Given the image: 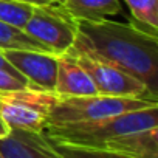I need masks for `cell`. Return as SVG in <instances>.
Listing matches in <instances>:
<instances>
[{
	"instance_id": "obj_1",
	"label": "cell",
	"mask_w": 158,
	"mask_h": 158,
	"mask_svg": "<svg viewBox=\"0 0 158 158\" xmlns=\"http://www.w3.org/2000/svg\"><path fill=\"white\" fill-rule=\"evenodd\" d=\"M68 51L110 64L136 77L152 93L158 95L156 36L109 19L79 22L76 40Z\"/></svg>"
},
{
	"instance_id": "obj_2",
	"label": "cell",
	"mask_w": 158,
	"mask_h": 158,
	"mask_svg": "<svg viewBox=\"0 0 158 158\" xmlns=\"http://www.w3.org/2000/svg\"><path fill=\"white\" fill-rule=\"evenodd\" d=\"M44 135L54 143L102 149L133 158H158V106L92 123L51 126Z\"/></svg>"
},
{
	"instance_id": "obj_3",
	"label": "cell",
	"mask_w": 158,
	"mask_h": 158,
	"mask_svg": "<svg viewBox=\"0 0 158 158\" xmlns=\"http://www.w3.org/2000/svg\"><path fill=\"white\" fill-rule=\"evenodd\" d=\"M150 106H158V101L127 98V96H107V95L70 96V98L59 96L57 102L50 112L47 127L99 121L104 118L146 109Z\"/></svg>"
},
{
	"instance_id": "obj_4",
	"label": "cell",
	"mask_w": 158,
	"mask_h": 158,
	"mask_svg": "<svg viewBox=\"0 0 158 158\" xmlns=\"http://www.w3.org/2000/svg\"><path fill=\"white\" fill-rule=\"evenodd\" d=\"M59 96L53 92L22 89L0 92V116L10 130L44 133Z\"/></svg>"
},
{
	"instance_id": "obj_5",
	"label": "cell",
	"mask_w": 158,
	"mask_h": 158,
	"mask_svg": "<svg viewBox=\"0 0 158 158\" xmlns=\"http://www.w3.org/2000/svg\"><path fill=\"white\" fill-rule=\"evenodd\" d=\"M79 22L71 17L59 3L33 6L22 30L40 42L56 56L65 54L74 44Z\"/></svg>"
},
{
	"instance_id": "obj_6",
	"label": "cell",
	"mask_w": 158,
	"mask_h": 158,
	"mask_svg": "<svg viewBox=\"0 0 158 158\" xmlns=\"http://www.w3.org/2000/svg\"><path fill=\"white\" fill-rule=\"evenodd\" d=\"M76 59V62L81 65L96 87L98 95H107V96H127V98H139V99H150L158 101V95L152 93L141 81L130 76L129 73L96 60L93 57H89L81 53H65Z\"/></svg>"
},
{
	"instance_id": "obj_7",
	"label": "cell",
	"mask_w": 158,
	"mask_h": 158,
	"mask_svg": "<svg viewBox=\"0 0 158 158\" xmlns=\"http://www.w3.org/2000/svg\"><path fill=\"white\" fill-rule=\"evenodd\" d=\"M2 53L28 81V89L54 93L59 56L34 50H2Z\"/></svg>"
},
{
	"instance_id": "obj_8",
	"label": "cell",
	"mask_w": 158,
	"mask_h": 158,
	"mask_svg": "<svg viewBox=\"0 0 158 158\" xmlns=\"http://www.w3.org/2000/svg\"><path fill=\"white\" fill-rule=\"evenodd\" d=\"M0 153L3 158H60L44 133L10 130L0 138Z\"/></svg>"
},
{
	"instance_id": "obj_9",
	"label": "cell",
	"mask_w": 158,
	"mask_h": 158,
	"mask_svg": "<svg viewBox=\"0 0 158 158\" xmlns=\"http://www.w3.org/2000/svg\"><path fill=\"white\" fill-rule=\"evenodd\" d=\"M54 93L60 98L98 95L89 73L68 54H60L57 60V76Z\"/></svg>"
},
{
	"instance_id": "obj_10",
	"label": "cell",
	"mask_w": 158,
	"mask_h": 158,
	"mask_svg": "<svg viewBox=\"0 0 158 158\" xmlns=\"http://www.w3.org/2000/svg\"><path fill=\"white\" fill-rule=\"evenodd\" d=\"M56 3L77 22H99L121 11L119 0H60Z\"/></svg>"
},
{
	"instance_id": "obj_11",
	"label": "cell",
	"mask_w": 158,
	"mask_h": 158,
	"mask_svg": "<svg viewBox=\"0 0 158 158\" xmlns=\"http://www.w3.org/2000/svg\"><path fill=\"white\" fill-rule=\"evenodd\" d=\"M124 2L132 13V25L150 36H156L158 0H124Z\"/></svg>"
},
{
	"instance_id": "obj_12",
	"label": "cell",
	"mask_w": 158,
	"mask_h": 158,
	"mask_svg": "<svg viewBox=\"0 0 158 158\" xmlns=\"http://www.w3.org/2000/svg\"><path fill=\"white\" fill-rule=\"evenodd\" d=\"M0 50H34L50 53L47 47L28 36L22 28L3 20H0Z\"/></svg>"
},
{
	"instance_id": "obj_13",
	"label": "cell",
	"mask_w": 158,
	"mask_h": 158,
	"mask_svg": "<svg viewBox=\"0 0 158 158\" xmlns=\"http://www.w3.org/2000/svg\"><path fill=\"white\" fill-rule=\"evenodd\" d=\"M50 144H51L53 150L60 158H133V156H129V155H124V153L102 150V149H90V147L62 144V143H54V141H50Z\"/></svg>"
},
{
	"instance_id": "obj_14",
	"label": "cell",
	"mask_w": 158,
	"mask_h": 158,
	"mask_svg": "<svg viewBox=\"0 0 158 158\" xmlns=\"http://www.w3.org/2000/svg\"><path fill=\"white\" fill-rule=\"evenodd\" d=\"M33 11L31 5L13 2V0H0V20L22 28Z\"/></svg>"
},
{
	"instance_id": "obj_15",
	"label": "cell",
	"mask_w": 158,
	"mask_h": 158,
	"mask_svg": "<svg viewBox=\"0 0 158 158\" xmlns=\"http://www.w3.org/2000/svg\"><path fill=\"white\" fill-rule=\"evenodd\" d=\"M22 89H28V81L22 74L0 68V92H13Z\"/></svg>"
},
{
	"instance_id": "obj_16",
	"label": "cell",
	"mask_w": 158,
	"mask_h": 158,
	"mask_svg": "<svg viewBox=\"0 0 158 158\" xmlns=\"http://www.w3.org/2000/svg\"><path fill=\"white\" fill-rule=\"evenodd\" d=\"M13 2L25 3V5H31V6H39V5H48V3H53L54 0H13Z\"/></svg>"
},
{
	"instance_id": "obj_17",
	"label": "cell",
	"mask_w": 158,
	"mask_h": 158,
	"mask_svg": "<svg viewBox=\"0 0 158 158\" xmlns=\"http://www.w3.org/2000/svg\"><path fill=\"white\" fill-rule=\"evenodd\" d=\"M0 68H3V70H8V71H11V73H19L6 59H5V56H3V53H2V50H0ZM20 74V73H19Z\"/></svg>"
},
{
	"instance_id": "obj_18",
	"label": "cell",
	"mask_w": 158,
	"mask_h": 158,
	"mask_svg": "<svg viewBox=\"0 0 158 158\" xmlns=\"http://www.w3.org/2000/svg\"><path fill=\"white\" fill-rule=\"evenodd\" d=\"M10 133V127L5 124V121L2 119V116H0V138H3Z\"/></svg>"
},
{
	"instance_id": "obj_19",
	"label": "cell",
	"mask_w": 158,
	"mask_h": 158,
	"mask_svg": "<svg viewBox=\"0 0 158 158\" xmlns=\"http://www.w3.org/2000/svg\"><path fill=\"white\" fill-rule=\"evenodd\" d=\"M0 158H3V155H2V153H0Z\"/></svg>"
},
{
	"instance_id": "obj_20",
	"label": "cell",
	"mask_w": 158,
	"mask_h": 158,
	"mask_svg": "<svg viewBox=\"0 0 158 158\" xmlns=\"http://www.w3.org/2000/svg\"><path fill=\"white\" fill-rule=\"evenodd\" d=\"M57 2H60V0H57Z\"/></svg>"
},
{
	"instance_id": "obj_21",
	"label": "cell",
	"mask_w": 158,
	"mask_h": 158,
	"mask_svg": "<svg viewBox=\"0 0 158 158\" xmlns=\"http://www.w3.org/2000/svg\"><path fill=\"white\" fill-rule=\"evenodd\" d=\"M54 2H57V0H54Z\"/></svg>"
}]
</instances>
